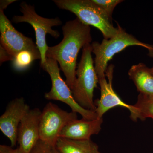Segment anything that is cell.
Here are the masks:
<instances>
[{
	"label": "cell",
	"mask_w": 153,
	"mask_h": 153,
	"mask_svg": "<svg viewBox=\"0 0 153 153\" xmlns=\"http://www.w3.org/2000/svg\"><path fill=\"white\" fill-rule=\"evenodd\" d=\"M128 74L140 94L153 96V75L151 68L144 63H139L131 66Z\"/></svg>",
	"instance_id": "cell-13"
},
{
	"label": "cell",
	"mask_w": 153,
	"mask_h": 153,
	"mask_svg": "<svg viewBox=\"0 0 153 153\" xmlns=\"http://www.w3.org/2000/svg\"><path fill=\"white\" fill-rule=\"evenodd\" d=\"M112 22V15L115 8L123 1L122 0H91Z\"/></svg>",
	"instance_id": "cell-17"
},
{
	"label": "cell",
	"mask_w": 153,
	"mask_h": 153,
	"mask_svg": "<svg viewBox=\"0 0 153 153\" xmlns=\"http://www.w3.org/2000/svg\"><path fill=\"white\" fill-rule=\"evenodd\" d=\"M116 35L108 39H103L101 43L94 42L91 44L92 53L95 55L94 67L98 78L106 76L108 63L116 54L131 46H139L148 50L149 55L153 57V45L141 42L128 34L119 25Z\"/></svg>",
	"instance_id": "cell-2"
},
{
	"label": "cell",
	"mask_w": 153,
	"mask_h": 153,
	"mask_svg": "<svg viewBox=\"0 0 153 153\" xmlns=\"http://www.w3.org/2000/svg\"><path fill=\"white\" fill-rule=\"evenodd\" d=\"M151 72H152V74L153 75V66L152 68H151Z\"/></svg>",
	"instance_id": "cell-23"
},
{
	"label": "cell",
	"mask_w": 153,
	"mask_h": 153,
	"mask_svg": "<svg viewBox=\"0 0 153 153\" xmlns=\"http://www.w3.org/2000/svg\"><path fill=\"white\" fill-rule=\"evenodd\" d=\"M30 109L23 97L16 98L9 103L0 117V129L10 140L12 147L16 145L21 121Z\"/></svg>",
	"instance_id": "cell-10"
},
{
	"label": "cell",
	"mask_w": 153,
	"mask_h": 153,
	"mask_svg": "<svg viewBox=\"0 0 153 153\" xmlns=\"http://www.w3.org/2000/svg\"><path fill=\"white\" fill-rule=\"evenodd\" d=\"M59 8L70 11L76 15L82 23L98 29L104 39H108L116 35L119 27H114L112 22L91 0H54Z\"/></svg>",
	"instance_id": "cell-4"
},
{
	"label": "cell",
	"mask_w": 153,
	"mask_h": 153,
	"mask_svg": "<svg viewBox=\"0 0 153 153\" xmlns=\"http://www.w3.org/2000/svg\"><path fill=\"white\" fill-rule=\"evenodd\" d=\"M114 66L110 65L107 68L105 74L108 81L105 77L99 78V84L100 88V97L96 101L95 112L97 118H102L103 115L110 109L117 106L122 107L129 111L130 118L134 121L138 120V111L134 105L126 103L117 95L112 87Z\"/></svg>",
	"instance_id": "cell-8"
},
{
	"label": "cell",
	"mask_w": 153,
	"mask_h": 153,
	"mask_svg": "<svg viewBox=\"0 0 153 153\" xmlns=\"http://www.w3.org/2000/svg\"><path fill=\"white\" fill-rule=\"evenodd\" d=\"M14 57L11 56L7 52L5 49L1 46H0V61L1 63H3L5 61L8 60H11L13 61Z\"/></svg>",
	"instance_id": "cell-20"
},
{
	"label": "cell",
	"mask_w": 153,
	"mask_h": 153,
	"mask_svg": "<svg viewBox=\"0 0 153 153\" xmlns=\"http://www.w3.org/2000/svg\"><path fill=\"white\" fill-rule=\"evenodd\" d=\"M91 53V44L82 48V57L76 70V79L71 89L72 95L76 102L85 109L95 111L94 92L99 83V78Z\"/></svg>",
	"instance_id": "cell-3"
},
{
	"label": "cell",
	"mask_w": 153,
	"mask_h": 153,
	"mask_svg": "<svg viewBox=\"0 0 153 153\" xmlns=\"http://www.w3.org/2000/svg\"><path fill=\"white\" fill-rule=\"evenodd\" d=\"M0 153H25L18 147L14 149L11 146L1 145L0 146Z\"/></svg>",
	"instance_id": "cell-19"
},
{
	"label": "cell",
	"mask_w": 153,
	"mask_h": 153,
	"mask_svg": "<svg viewBox=\"0 0 153 153\" xmlns=\"http://www.w3.org/2000/svg\"><path fill=\"white\" fill-rule=\"evenodd\" d=\"M134 105L138 111V120H145L148 118L153 119V96L140 94Z\"/></svg>",
	"instance_id": "cell-15"
},
{
	"label": "cell",
	"mask_w": 153,
	"mask_h": 153,
	"mask_svg": "<svg viewBox=\"0 0 153 153\" xmlns=\"http://www.w3.org/2000/svg\"><path fill=\"white\" fill-rule=\"evenodd\" d=\"M41 60V57L28 50H24L17 54L12 61V65L15 70L22 71L30 67L34 60Z\"/></svg>",
	"instance_id": "cell-16"
},
{
	"label": "cell",
	"mask_w": 153,
	"mask_h": 153,
	"mask_svg": "<svg viewBox=\"0 0 153 153\" xmlns=\"http://www.w3.org/2000/svg\"><path fill=\"white\" fill-rule=\"evenodd\" d=\"M41 66L49 74L52 81V88L49 92L45 93V98L64 102L70 107L71 111L81 115L84 119L92 120L97 118L95 111L83 108L75 101L71 89L61 77L57 61L47 58L46 62Z\"/></svg>",
	"instance_id": "cell-5"
},
{
	"label": "cell",
	"mask_w": 153,
	"mask_h": 153,
	"mask_svg": "<svg viewBox=\"0 0 153 153\" xmlns=\"http://www.w3.org/2000/svg\"><path fill=\"white\" fill-rule=\"evenodd\" d=\"M52 153H60V152L57 150V149L55 147L53 148V149H52Z\"/></svg>",
	"instance_id": "cell-22"
},
{
	"label": "cell",
	"mask_w": 153,
	"mask_h": 153,
	"mask_svg": "<svg viewBox=\"0 0 153 153\" xmlns=\"http://www.w3.org/2000/svg\"><path fill=\"white\" fill-rule=\"evenodd\" d=\"M16 1L15 0H1L0 2V10H4L9 5Z\"/></svg>",
	"instance_id": "cell-21"
},
{
	"label": "cell",
	"mask_w": 153,
	"mask_h": 153,
	"mask_svg": "<svg viewBox=\"0 0 153 153\" xmlns=\"http://www.w3.org/2000/svg\"><path fill=\"white\" fill-rule=\"evenodd\" d=\"M60 153H102L91 140H74L59 138L55 146Z\"/></svg>",
	"instance_id": "cell-14"
},
{
	"label": "cell",
	"mask_w": 153,
	"mask_h": 153,
	"mask_svg": "<svg viewBox=\"0 0 153 153\" xmlns=\"http://www.w3.org/2000/svg\"><path fill=\"white\" fill-rule=\"evenodd\" d=\"M53 148L47 143L39 140L30 153H52Z\"/></svg>",
	"instance_id": "cell-18"
},
{
	"label": "cell",
	"mask_w": 153,
	"mask_h": 153,
	"mask_svg": "<svg viewBox=\"0 0 153 153\" xmlns=\"http://www.w3.org/2000/svg\"><path fill=\"white\" fill-rule=\"evenodd\" d=\"M103 118L88 120L82 118L72 121L64 127L59 138L74 140L91 139L94 135L99 133Z\"/></svg>",
	"instance_id": "cell-12"
},
{
	"label": "cell",
	"mask_w": 153,
	"mask_h": 153,
	"mask_svg": "<svg viewBox=\"0 0 153 153\" xmlns=\"http://www.w3.org/2000/svg\"><path fill=\"white\" fill-rule=\"evenodd\" d=\"M0 32L1 46L13 57L24 50L31 51L41 57L40 51L32 38L17 31L2 10H0Z\"/></svg>",
	"instance_id": "cell-9"
},
{
	"label": "cell",
	"mask_w": 153,
	"mask_h": 153,
	"mask_svg": "<svg viewBox=\"0 0 153 153\" xmlns=\"http://www.w3.org/2000/svg\"><path fill=\"white\" fill-rule=\"evenodd\" d=\"M42 111L30 109L21 121L18 132L19 147L25 153H30L40 140L39 123Z\"/></svg>",
	"instance_id": "cell-11"
},
{
	"label": "cell",
	"mask_w": 153,
	"mask_h": 153,
	"mask_svg": "<svg viewBox=\"0 0 153 153\" xmlns=\"http://www.w3.org/2000/svg\"><path fill=\"white\" fill-rule=\"evenodd\" d=\"M76 119V113L68 112L49 102L41 112L39 123L40 140L54 147L64 127Z\"/></svg>",
	"instance_id": "cell-7"
},
{
	"label": "cell",
	"mask_w": 153,
	"mask_h": 153,
	"mask_svg": "<svg viewBox=\"0 0 153 153\" xmlns=\"http://www.w3.org/2000/svg\"><path fill=\"white\" fill-rule=\"evenodd\" d=\"M63 38L59 44L48 47L46 57L57 61L72 89L76 79V60L81 48L92 41L90 26L79 19L68 21L62 27Z\"/></svg>",
	"instance_id": "cell-1"
},
{
	"label": "cell",
	"mask_w": 153,
	"mask_h": 153,
	"mask_svg": "<svg viewBox=\"0 0 153 153\" xmlns=\"http://www.w3.org/2000/svg\"><path fill=\"white\" fill-rule=\"evenodd\" d=\"M20 11L22 16H15L12 21L15 23L26 22L32 25L36 33V44L41 55V66L46 62V53L48 46L46 42V36L47 34L55 38H59L60 33L53 30L52 27L60 26L62 22L59 18L47 19L39 16L36 13L34 6L28 4L23 2L20 4Z\"/></svg>",
	"instance_id": "cell-6"
}]
</instances>
